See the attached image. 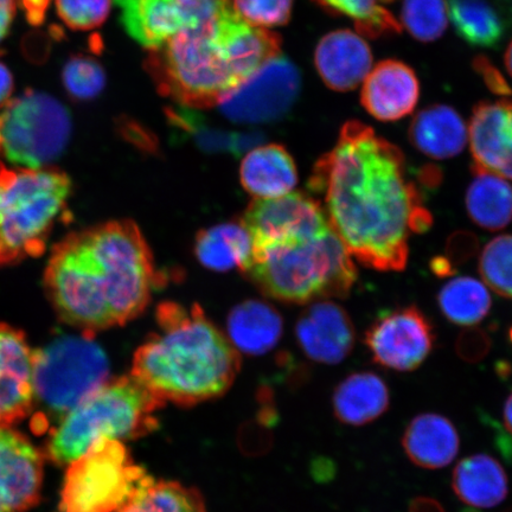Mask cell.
Masks as SVG:
<instances>
[{"mask_svg": "<svg viewBox=\"0 0 512 512\" xmlns=\"http://www.w3.org/2000/svg\"><path fill=\"white\" fill-rule=\"evenodd\" d=\"M310 187L349 254L371 270H405L409 239L432 226L402 151L361 121L343 125L334 149L313 168Z\"/></svg>", "mask_w": 512, "mask_h": 512, "instance_id": "cell-1", "label": "cell"}, {"mask_svg": "<svg viewBox=\"0 0 512 512\" xmlns=\"http://www.w3.org/2000/svg\"><path fill=\"white\" fill-rule=\"evenodd\" d=\"M156 279L150 248L130 221L69 235L54 248L44 275L59 316L88 334L139 316Z\"/></svg>", "mask_w": 512, "mask_h": 512, "instance_id": "cell-2", "label": "cell"}, {"mask_svg": "<svg viewBox=\"0 0 512 512\" xmlns=\"http://www.w3.org/2000/svg\"><path fill=\"white\" fill-rule=\"evenodd\" d=\"M281 54L275 32L243 22L232 8L149 50L144 66L158 92L177 105L204 110Z\"/></svg>", "mask_w": 512, "mask_h": 512, "instance_id": "cell-3", "label": "cell"}, {"mask_svg": "<svg viewBox=\"0 0 512 512\" xmlns=\"http://www.w3.org/2000/svg\"><path fill=\"white\" fill-rule=\"evenodd\" d=\"M159 330L133 357L132 376L162 402L192 407L220 398L240 370L239 351L204 316L192 309L164 304Z\"/></svg>", "mask_w": 512, "mask_h": 512, "instance_id": "cell-4", "label": "cell"}, {"mask_svg": "<svg viewBox=\"0 0 512 512\" xmlns=\"http://www.w3.org/2000/svg\"><path fill=\"white\" fill-rule=\"evenodd\" d=\"M268 296L287 303L347 298L357 280L352 256L331 227L253 243L245 270Z\"/></svg>", "mask_w": 512, "mask_h": 512, "instance_id": "cell-5", "label": "cell"}, {"mask_svg": "<svg viewBox=\"0 0 512 512\" xmlns=\"http://www.w3.org/2000/svg\"><path fill=\"white\" fill-rule=\"evenodd\" d=\"M164 406L132 375L108 380L51 431L47 457L51 463L68 466L100 439L146 437L158 430L156 413Z\"/></svg>", "mask_w": 512, "mask_h": 512, "instance_id": "cell-6", "label": "cell"}, {"mask_svg": "<svg viewBox=\"0 0 512 512\" xmlns=\"http://www.w3.org/2000/svg\"><path fill=\"white\" fill-rule=\"evenodd\" d=\"M70 194L72 181L60 170L11 169L0 162V266L46 251Z\"/></svg>", "mask_w": 512, "mask_h": 512, "instance_id": "cell-7", "label": "cell"}, {"mask_svg": "<svg viewBox=\"0 0 512 512\" xmlns=\"http://www.w3.org/2000/svg\"><path fill=\"white\" fill-rule=\"evenodd\" d=\"M36 416L34 430L46 432L49 422L57 424L89 394L108 381L110 362L93 334L64 336L32 354Z\"/></svg>", "mask_w": 512, "mask_h": 512, "instance_id": "cell-8", "label": "cell"}, {"mask_svg": "<svg viewBox=\"0 0 512 512\" xmlns=\"http://www.w3.org/2000/svg\"><path fill=\"white\" fill-rule=\"evenodd\" d=\"M72 128L61 101L28 89L0 110V158L16 168H48L66 150Z\"/></svg>", "mask_w": 512, "mask_h": 512, "instance_id": "cell-9", "label": "cell"}, {"mask_svg": "<svg viewBox=\"0 0 512 512\" xmlns=\"http://www.w3.org/2000/svg\"><path fill=\"white\" fill-rule=\"evenodd\" d=\"M147 476L123 441L100 439L68 465L59 512H118Z\"/></svg>", "mask_w": 512, "mask_h": 512, "instance_id": "cell-10", "label": "cell"}, {"mask_svg": "<svg viewBox=\"0 0 512 512\" xmlns=\"http://www.w3.org/2000/svg\"><path fill=\"white\" fill-rule=\"evenodd\" d=\"M302 89V74L283 55L264 66L219 102L220 111L233 123H273L290 112Z\"/></svg>", "mask_w": 512, "mask_h": 512, "instance_id": "cell-11", "label": "cell"}, {"mask_svg": "<svg viewBox=\"0 0 512 512\" xmlns=\"http://www.w3.org/2000/svg\"><path fill=\"white\" fill-rule=\"evenodd\" d=\"M128 35L147 50L162 47L232 8L230 0H115Z\"/></svg>", "mask_w": 512, "mask_h": 512, "instance_id": "cell-12", "label": "cell"}, {"mask_svg": "<svg viewBox=\"0 0 512 512\" xmlns=\"http://www.w3.org/2000/svg\"><path fill=\"white\" fill-rule=\"evenodd\" d=\"M433 343V326L415 306L384 313L366 334L374 362L395 371L418 369L430 356Z\"/></svg>", "mask_w": 512, "mask_h": 512, "instance_id": "cell-13", "label": "cell"}, {"mask_svg": "<svg viewBox=\"0 0 512 512\" xmlns=\"http://www.w3.org/2000/svg\"><path fill=\"white\" fill-rule=\"evenodd\" d=\"M44 454L24 434L0 427V512H27L41 499Z\"/></svg>", "mask_w": 512, "mask_h": 512, "instance_id": "cell-14", "label": "cell"}, {"mask_svg": "<svg viewBox=\"0 0 512 512\" xmlns=\"http://www.w3.org/2000/svg\"><path fill=\"white\" fill-rule=\"evenodd\" d=\"M242 223L253 243L318 233L330 227L322 204L293 191L272 200H255Z\"/></svg>", "mask_w": 512, "mask_h": 512, "instance_id": "cell-15", "label": "cell"}, {"mask_svg": "<svg viewBox=\"0 0 512 512\" xmlns=\"http://www.w3.org/2000/svg\"><path fill=\"white\" fill-rule=\"evenodd\" d=\"M32 354L23 332L0 323V427H11L34 412Z\"/></svg>", "mask_w": 512, "mask_h": 512, "instance_id": "cell-16", "label": "cell"}, {"mask_svg": "<svg viewBox=\"0 0 512 512\" xmlns=\"http://www.w3.org/2000/svg\"><path fill=\"white\" fill-rule=\"evenodd\" d=\"M467 130L473 169L512 181V101L480 102Z\"/></svg>", "mask_w": 512, "mask_h": 512, "instance_id": "cell-17", "label": "cell"}, {"mask_svg": "<svg viewBox=\"0 0 512 512\" xmlns=\"http://www.w3.org/2000/svg\"><path fill=\"white\" fill-rule=\"evenodd\" d=\"M297 339L312 361L338 364L354 350L356 331L348 312L332 302H318L299 318Z\"/></svg>", "mask_w": 512, "mask_h": 512, "instance_id": "cell-18", "label": "cell"}, {"mask_svg": "<svg viewBox=\"0 0 512 512\" xmlns=\"http://www.w3.org/2000/svg\"><path fill=\"white\" fill-rule=\"evenodd\" d=\"M420 98L419 80L406 63L382 61L363 81L361 102L366 111L383 123L398 121L414 111Z\"/></svg>", "mask_w": 512, "mask_h": 512, "instance_id": "cell-19", "label": "cell"}, {"mask_svg": "<svg viewBox=\"0 0 512 512\" xmlns=\"http://www.w3.org/2000/svg\"><path fill=\"white\" fill-rule=\"evenodd\" d=\"M315 66L325 86L349 92L360 86L373 69V53L360 35L336 30L317 44Z\"/></svg>", "mask_w": 512, "mask_h": 512, "instance_id": "cell-20", "label": "cell"}, {"mask_svg": "<svg viewBox=\"0 0 512 512\" xmlns=\"http://www.w3.org/2000/svg\"><path fill=\"white\" fill-rule=\"evenodd\" d=\"M240 177L255 200H272L290 194L298 183L296 163L285 147L260 145L246 153Z\"/></svg>", "mask_w": 512, "mask_h": 512, "instance_id": "cell-21", "label": "cell"}, {"mask_svg": "<svg viewBox=\"0 0 512 512\" xmlns=\"http://www.w3.org/2000/svg\"><path fill=\"white\" fill-rule=\"evenodd\" d=\"M402 446L414 465L439 470L456 459L460 439L456 427L445 416L425 413L409 422L403 433Z\"/></svg>", "mask_w": 512, "mask_h": 512, "instance_id": "cell-22", "label": "cell"}, {"mask_svg": "<svg viewBox=\"0 0 512 512\" xmlns=\"http://www.w3.org/2000/svg\"><path fill=\"white\" fill-rule=\"evenodd\" d=\"M408 136L416 150L437 160L460 155L469 143L464 119L447 105H432L416 114Z\"/></svg>", "mask_w": 512, "mask_h": 512, "instance_id": "cell-23", "label": "cell"}, {"mask_svg": "<svg viewBox=\"0 0 512 512\" xmlns=\"http://www.w3.org/2000/svg\"><path fill=\"white\" fill-rule=\"evenodd\" d=\"M448 17L466 43L477 48H497L510 30L503 0H448Z\"/></svg>", "mask_w": 512, "mask_h": 512, "instance_id": "cell-24", "label": "cell"}, {"mask_svg": "<svg viewBox=\"0 0 512 512\" xmlns=\"http://www.w3.org/2000/svg\"><path fill=\"white\" fill-rule=\"evenodd\" d=\"M454 494L471 508L490 509L508 496L509 482L501 464L488 454H476L460 462L453 471Z\"/></svg>", "mask_w": 512, "mask_h": 512, "instance_id": "cell-25", "label": "cell"}, {"mask_svg": "<svg viewBox=\"0 0 512 512\" xmlns=\"http://www.w3.org/2000/svg\"><path fill=\"white\" fill-rule=\"evenodd\" d=\"M389 389L379 375L351 374L338 384L332 405L344 425L360 427L379 419L388 411Z\"/></svg>", "mask_w": 512, "mask_h": 512, "instance_id": "cell-26", "label": "cell"}, {"mask_svg": "<svg viewBox=\"0 0 512 512\" xmlns=\"http://www.w3.org/2000/svg\"><path fill=\"white\" fill-rule=\"evenodd\" d=\"M283 334V319L270 305L246 302L236 306L228 318L229 341L238 351L262 355L278 344Z\"/></svg>", "mask_w": 512, "mask_h": 512, "instance_id": "cell-27", "label": "cell"}, {"mask_svg": "<svg viewBox=\"0 0 512 512\" xmlns=\"http://www.w3.org/2000/svg\"><path fill=\"white\" fill-rule=\"evenodd\" d=\"M194 108L179 106L166 110L169 124L206 152H227L235 156L261 145L264 136L256 131L230 132L207 123Z\"/></svg>", "mask_w": 512, "mask_h": 512, "instance_id": "cell-28", "label": "cell"}, {"mask_svg": "<svg viewBox=\"0 0 512 512\" xmlns=\"http://www.w3.org/2000/svg\"><path fill=\"white\" fill-rule=\"evenodd\" d=\"M253 242L243 223H224L203 230L196 240L195 252L203 266L216 272L233 268L245 270L251 259Z\"/></svg>", "mask_w": 512, "mask_h": 512, "instance_id": "cell-29", "label": "cell"}, {"mask_svg": "<svg viewBox=\"0 0 512 512\" xmlns=\"http://www.w3.org/2000/svg\"><path fill=\"white\" fill-rule=\"evenodd\" d=\"M466 192V210L478 227L501 230L512 219V187L507 179L475 170Z\"/></svg>", "mask_w": 512, "mask_h": 512, "instance_id": "cell-30", "label": "cell"}, {"mask_svg": "<svg viewBox=\"0 0 512 512\" xmlns=\"http://www.w3.org/2000/svg\"><path fill=\"white\" fill-rule=\"evenodd\" d=\"M118 512H207L200 491L190 486L147 476L136 494Z\"/></svg>", "mask_w": 512, "mask_h": 512, "instance_id": "cell-31", "label": "cell"}, {"mask_svg": "<svg viewBox=\"0 0 512 512\" xmlns=\"http://www.w3.org/2000/svg\"><path fill=\"white\" fill-rule=\"evenodd\" d=\"M438 304L451 323L473 326L489 315L492 300L485 284L475 278L459 277L441 288Z\"/></svg>", "mask_w": 512, "mask_h": 512, "instance_id": "cell-32", "label": "cell"}, {"mask_svg": "<svg viewBox=\"0 0 512 512\" xmlns=\"http://www.w3.org/2000/svg\"><path fill=\"white\" fill-rule=\"evenodd\" d=\"M331 15L354 21L358 34L368 38L398 35L402 25L388 9L393 0H315Z\"/></svg>", "mask_w": 512, "mask_h": 512, "instance_id": "cell-33", "label": "cell"}, {"mask_svg": "<svg viewBox=\"0 0 512 512\" xmlns=\"http://www.w3.org/2000/svg\"><path fill=\"white\" fill-rule=\"evenodd\" d=\"M448 23L445 0H403L401 25L415 40L433 42L444 35Z\"/></svg>", "mask_w": 512, "mask_h": 512, "instance_id": "cell-34", "label": "cell"}, {"mask_svg": "<svg viewBox=\"0 0 512 512\" xmlns=\"http://www.w3.org/2000/svg\"><path fill=\"white\" fill-rule=\"evenodd\" d=\"M62 83L70 99L92 101L104 92L106 73L102 64L87 55H75L64 64Z\"/></svg>", "mask_w": 512, "mask_h": 512, "instance_id": "cell-35", "label": "cell"}, {"mask_svg": "<svg viewBox=\"0 0 512 512\" xmlns=\"http://www.w3.org/2000/svg\"><path fill=\"white\" fill-rule=\"evenodd\" d=\"M479 273L498 296L512 299V235L498 236L484 247Z\"/></svg>", "mask_w": 512, "mask_h": 512, "instance_id": "cell-36", "label": "cell"}, {"mask_svg": "<svg viewBox=\"0 0 512 512\" xmlns=\"http://www.w3.org/2000/svg\"><path fill=\"white\" fill-rule=\"evenodd\" d=\"M230 5L243 22L268 29L290 22L293 0H230Z\"/></svg>", "mask_w": 512, "mask_h": 512, "instance_id": "cell-37", "label": "cell"}, {"mask_svg": "<svg viewBox=\"0 0 512 512\" xmlns=\"http://www.w3.org/2000/svg\"><path fill=\"white\" fill-rule=\"evenodd\" d=\"M55 5L61 21L76 31L101 27L112 10V0H55Z\"/></svg>", "mask_w": 512, "mask_h": 512, "instance_id": "cell-38", "label": "cell"}, {"mask_svg": "<svg viewBox=\"0 0 512 512\" xmlns=\"http://www.w3.org/2000/svg\"><path fill=\"white\" fill-rule=\"evenodd\" d=\"M491 342L488 336L480 330H469L460 335L457 342V352L466 362H479L488 355Z\"/></svg>", "mask_w": 512, "mask_h": 512, "instance_id": "cell-39", "label": "cell"}, {"mask_svg": "<svg viewBox=\"0 0 512 512\" xmlns=\"http://www.w3.org/2000/svg\"><path fill=\"white\" fill-rule=\"evenodd\" d=\"M476 248V236L469 233H458L452 236L450 242H448V253H450L448 258L452 260L451 265L470 259Z\"/></svg>", "mask_w": 512, "mask_h": 512, "instance_id": "cell-40", "label": "cell"}, {"mask_svg": "<svg viewBox=\"0 0 512 512\" xmlns=\"http://www.w3.org/2000/svg\"><path fill=\"white\" fill-rule=\"evenodd\" d=\"M476 67L484 76L486 85L490 87L492 92L503 95L511 94L508 83L505 82L502 75L488 61L480 59L476 62Z\"/></svg>", "mask_w": 512, "mask_h": 512, "instance_id": "cell-41", "label": "cell"}, {"mask_svg": "<svg viewBox=\"0 0 512 512\" xmlns=\"http://www.w3.org/2000/svg\"><path fill=\"white\" fill-rule=\"evenodd\" d=\"M16 15V0H0V43L8 36Z\"/></svg>", "mask_w": 512, "mask_h": 512, "instance_id": "cell-42", "label": "cell"}, {"mask_svg": "<svg viewBox=\"0 0 512 512\" xmlns=\"http://www.w3.org/2000/svg\"><path fill=\"white\" fill-rule=\"evenodd\" d=\"M15 82L8 67L0 62V110L9 104L14 94Z\"/></svg>", "mask_w": 512, "mask_h": 512, "instance_id": "cell-43", "label": "cell"}, {"mask_svg": "<svg viewBox=\"0 0 512 512\" xmlns=\"http://www.w3.org/2000/svg\"><path fill=\"white\" fill-rule=\"evenodd\" d=\"M50 0H22L28 21L40 25L44 21Z\"/></svg>", "mask_w": 512, "mask_h": 512, "instance_id": "cell-44", "label": "cell"}, {"mask_svg": "<svg viewBox=\"0 0 512 512\" xmlns=\"http://www.w3.org/2000/svg\"><path fill=\"white\" fill-rule=\"evenodd\" d=\"M408 512H446L437 499L431 497H416L409 503Z\"/></svg>", "mask_w": 512, "mask_h": 512, "instance_id": "cell-45", "label": "cell"}, {"mask_svg": "<svg viewBox=\"0 0 512 512\" xmlns=\"http://www.w3.org/2000/svg\"><path fill=\"white\" fill-rule=\"evenodd\" d=\"M503 419L505 428H507L508 432L512 435V393L507 402H505Z\"/></svg>", "mask_w": 512, "mask_h": 512, "instance_id": "cell-46", "label": "cell"}, {"mask_svg": "<svg viewBox=\"0 0 512 512\" xmlns=\"http://www.w3.org/2000/svg\"><path fill=\"white\" fill-rule=\"evenodd\" d=\"M504 63L505 67H507L508 73L512 78V41L510 42L507 51H505Z\"/></svg>", "mask_w": 512, "mask_h": 512, "instance_id": "cell-47", "label": "cell"}, {"mask_svg": "<svg viewBox=\"0 0 512 512\" xmlns=\"http://www.w3.org/2000/svg\"><path fill=\"white\" fill-rule=\"evenodd\" d=\"M463 512H480V511L476 510L475 508H469V509L464 510Z\"/></svg>", "mask_w": 512, "mask_h": 512, "instance_id": "cell-48", "label": "cell"}, {"mask_svg": "<svg viewBox=\"0 0 512 512\" xmlns=\"http://www.w3.org/2000/svg\"><path fill=\"white\" fill-rule=\"evenodd\" d=\"M503 512H512V508L507 509V510H505V511H503Z\"/></svg>", "mask_w": 512, "mask_h": 512, "instance_id": "cell-49", "label": "cell"}]
</instances>
